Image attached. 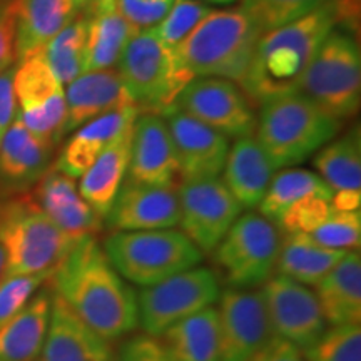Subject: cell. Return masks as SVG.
Listing matches in <instances>:
<instances>
[{"label": "cell", "mask_w": 361, "mask_h": 361, "mask_svg": "<svg viewBox=\"0 0 361 361\" xmlns=\"http://www.w3.org/2000/svg\"><path fill=\"white\" fill-rule=\"evenodd\" d=\"M137 116V107L129 106L90 119L69 139L54 168L74 179L80 178L94 164L104 149L133 128Z\"/></svg>", "instance_id": "7402d4cb"}, {"label": "cell", "mask_w": 361, "mask_h": 361, "mask_svg": "<svg viewBox=\"0 0 361 361\" xmlns=\"http://www.w3.org/2000/svg\"><path fill=\"white\" fill-rule=\"evenodd\" d=\"M211 12L213 8L202 0H174L164 19L151 30L164 47L176 52Z\"/></svg>", "instance_id": "d590c367"}, {"label": "cell", "mask_w": 361, "mask_h": 361, "mask_svg": "<svg viewBox=\"0 0 361 361\" xmlns=\"http://www.w3.org/2000/svg\"><path fill=\"white\" fill-rule=\"evenodd\" d=\"M141 30L130 25L117 11L99 13L89 19L87 42L84 54V72L111 69L130 39Z\"/></svg>", "instance_id": "4dcf8cb0"}, {"label": "cell", "mask_w": 361, "mask_h": 361, "mask_svg": "<svg viewBox=\"0 0 361 361\" xmlns=\"http://www.w3.org/2000/svg\"><path fill=\"white\" fill-rule=\"evenodd\" d=\"M335 12V27L341 25L343 32L360 37V0H329Z\"/></svg>", "instance_id": "bcb514c9"}, {"label": "cell", "mask_w": 361, "mask_h": 361, "mask_svg": "<svg viewBox=\"0 0 361 361\" xmlns=\"http://www.w3.org/2000/svg\"><path fill=\"white\" fill-rule=\"evenodd\" d=\"M178 189L183 233L201 252H213L243 206L219 178L179 180Z\"/></svg>", "instance_id": "7c38bea8"}, {"label": "cell", "mask_w": 361, "mask_h": 361, "mask_svg": "<svg viewBox=\"0 0 361 361\" xmlns=\"http://www.w3.org/2000/svg\"><path fill=\"white\" fill-rule=\"evenodd\" d=\"M223 183L246 209L259 206L273 179L274 166L252 135L239 137L229 149Z\"/></svg>", "instance_id": "603a6c76"}, {"label": "cell", "mask_w": 361, "mask_h": 361, "mask_svg": "<svg viewBox=\"0 0 361 361\" xmlns=\"http://www.w3.org/2000/svg\"><path fill=\"white\" fill-rule=\"evenodd\" d=\"M117 64V72L139 114L164 116L180 90L194 79L151 29L141 30L129 40Z\"/></svg>", "instance_id": "52a82bcc"}, {"label": "cell", "mask_w": 361, "mask_h": 361, "mask_svg": "<svg viewBox=\"0 0 361 361\" xmlns=\"http://www.w3.org/2000/svg\"><path fill=\"white\" fill-rule=\"evenodd\" d=\"M261 291L276 336L305 351L326 331L328 323L322 306L308 286L276 274L263 284Z\"/></svg>", "instance_id": "9a60e30c"}, {"label": "cell", "mask_w": 361, "mask_h": 361, "mask_svg": "<svg viewBox=\"0 0 361 361\" xmlns=\"http://www.w3.org/2000/svg\"><path fill=\"white\" fill-rule=\"evenodd\" d=\"M202 2L219 4V6H229V4H234V2H236V0H202Z\"/></svg>", "instance_id": "f907efd6"}, {"label": "cell", "mask_w": 361, "mask_h": 361, "mask_svg": "<svg viewBox=\"0 0 361 361\" xmlns=\"http://www.w3.org/2000/svg\"><path fill=\"white\" fill-rule=\"evenodd\" d=\"M281 247L278 228L263 214L239 216L214 250V261L234 290H258L274 276Z\"/></svg>", "instance_id": "9c48e42d"}, {"label": "cell", "mask_w": 361, "mask_h": 361, "mask_svg": "<svg viewBox=\"0 0 361 361\" xmlns=\"http://www.w3.org/2000/svg\"><path fill=\"white\" fill-rule=\"evenodd\" d=\"M40 355V361H112L111 341L89 328L56 293Z\"/></svg>", "instance_id": "d6986e66"}, {"label": "cell", "mask_w": 361, "mask_h": 361, "mask_svg": "<svg viewBox=\"0 0 361 361\" xmlns=\"http://www.w3.org/2000/svg\"><path fill=\"white\" fill-rule=\"evenodd\" d=\"M326 0H239V11L261 32L279 29L308 16Z\"/></svg>", "instance_id": "e575fe53"}, {"label": "cell", "mask_w": 361, "mask_h": 361, "mask_svg": "<svg viewBox=\"0 0 361 361\" xmlns=\"http://www.w3.org/2000/svg\"><path fill=\"white\" fill-rule=\"evenodd\" d=\"M219 278L213 269L191 268L137 295V323L149 336H159L180 319L219 300Z\"/></svg>", "instance_id": "30bf717a"}, {"label": "cell", "mask_w": 361, "mask_h": 361, "mask_svg": "<svg viewBox=\"0 0 361 361\" xmlns=\"http://www.w3.org/2000/svg\"><path fill=\"white\" fill-rule=\"evenodd\" d=\"M75 7L80 16L94 17L99 13L116 11V0H74Z\"/></svg>", "instance_id": "c3c4849f"}, {"label": "cell", "mask_w": 361, "mask_h": 361, "mask_svg": "<svg viewBox=\"0 0 361 361\" xmlns=\"http://www.w3.org/2000/svg\"><path fill=\"white\" fill-rule=\"evenodd\" d=\"M178 186L179 183L142 184L128 179L106 216L107 226L117 231L174 228L180 221Z\"/></svg>", "instance_id": "2e32d148"}, {"label": "cell", "mask_w": 361, "mask_h": 361, "mask_svg": "<svg viewBox=\"0 0 361 361\" xmlns=\"http://www.w3.org/2000/svg\"><path fill=\"white\" fill-rule=\"evenodd\" d=\"M4 269H6V255H4L2 246H0V279L4 276Z\"/></svg>", "instance_id": "681fc988"}, {"label": "cell", "mask_w": 361, "mask_h": 361, "mask_svg": "<svg viewBox=\"0 0 361 361\" xmlns=\"http://www.w3.org/2000/svg\"><path fill=\"white\" fill-rule=\"evenodd\" d=\"M316 298L328 324L361 322V256L358 250L346 256L316 284Z\"/></svg>", "instance_id": "484cf974"}, {"label": "cell", "mask_w": 361, "mask_h": 361, "mask_svg": "<svg viewBox=\"0 0 361 361\" xmlns=\"http://www.w3.org/2000/svg\"><path fill=\"white\" fill-rule=\"evenodd\" d=\"M174 0H116V11L137 30L154 29Z\"/></svg>", "instance_id": "60d3db41"}, {"label": "cell", "mask_w": 361, "mask_h": 361, "mask_svg": "<svg viewBox=\"0 0 361 361\" xmlns=\"http://www.w3.org/2000/svg\"><path fill=\"white\" fill-rule=\"evenodd\" d=\"M306 196H319L331 201L333 189L308 169L281 171L271 179L268 191L259 202V211L266 219L278 223L288 207Z\"/></svg>", "instance_id": "d6a6232c"}, {"label": "cell", "mask_w": 361, "mask_h": 361, "mask_svg": "<svg viewBox=\"0 0 361 361\" xmlns=\"http://www.w3.org/2000/svg\"><path fill=\"white\" fill-rule=\"evenodd\" d=\"M34 200L61 231L72 238L102 231L101 216L80 196L75 179L56 168L47 169L39 179Z\"/></svg>", "instance_id": "ffe728a7"}, {"label": "cell", "mask_w": 361, "mask_h": 361, "mask_svg": "<svg viewBox=\"0 0 361 361\" xmlns=\"http://www.w3.org/2000/svg\"><path fill=\"white\" fill-rule=\"evenodd\" d=\"M250 361H306L303 351L291 341L274 335Z\"/></svg>", "instance_id": "f6af8a7d"}, {"label": "cell", "mask_w": 361, "mask_h": 361, "mask_svg": "<svg viewBox=\"0 0 361 361\" xmlns=\"http://www.w3.org/2000/svg\"><path fill=\"white\" fill-rule=\"evenodd\" d=\"M116 361H171L156 336L130 338L121 346Z\"/></svg>", "instance_id": "7bdbcfd3"}, {"label": "cell", "mask_w": 361, "mask_h": 361, "mask_svg": "<svg viewBox=\"0 0 361 361\" xmlns=\"http://www.w3.org/2000/svg\"><path fill=\"white\" fill-rule=\"evenodd\" d=\"M78 16L74 0H19L16 22V62L42 51Z\"/></svg>", "instance_id": "cb8c5ba5"}, {"label": "cell", "mask_w": 361, "mask_h": 361, "mask_svg": "<svg viewBox=\"0 0 361 361\" xmlns=\"http://www.w3.org/2000/svg\"><path fill=\"white\" fill-rule=\"evenodd\" d=\"M52 290L34 295L0 328V361H35L44 346L51 316Z\"/></svg>", "instance_id": "f1b7e54d"}, {"label": "cell", "mask_w": 361, "mask_h": 361, "mask_svg": "<svg viewBox=\"0 0 361 361\" xmlns=\"http://www.w3.org/2000/svg\"><path fill=\"white\" fill-rule=\"evenodd\" d=\"M361 189H345L333 192L331 207L338 211H360Z\"/></svg>", "instance_id": "7dc6e473"}, {"label": "cell", "mask_w": 361, "mask_h": 361, "mask_svg": "<svg viewBox=\"0 0 361 361\" xmlns=\"http://www.w3.org/2000/svg\"><path fill=\"white\" fill-rule=\"evenodd\" d=\"M218 301L221 361H250L274 336L263 291L228 288Z\"/></svg>", "instance_id": "5bb4252c"}, {"label": "cell", "mask_w": 361, "mask_h": 361, "mask_svg": "<svg viewBox=\"0 0 361 361\" xmlns=\"http://www.w3.org/2000/svg\"><path fill=\"white\" fill-rule=\"evenodd\" d=\"M19 0H0V72L16 62V22Z\"/></svg>", "instance_id": "b9f144b4"}, {"label": "cell", "mask_w": 361, "mask_h": 361, "mask_svg": "<svg viewBox=\"0 0 361 361\" xmlns=\"http://www.w3.org/2000/svg\"><path fill=\"white\" fill-rule=\"evenodd\" d=\"M54 271L29 274V276H12L0 279V328L12 319L29 303L34 293L45 281H49Z\"/></svg>", "instance_id": "f35d334b"}, {"label": "cell", "mask_w": 361, "mask_h": 361, "mask_svg": "<svg viewBox=\"0 0 361 361\" xmlns=\"http://www.w3.org/2000/svg\"><path fill=\"white\" fill-rule=\"evenodd\" d=\"M173 137L179 164V178H218L229 152V139L186 112L171 109L164 116Z\"/></svg>", "instance_id": "e0dca14e"}, {"label": "cell", "mask_w": 361, "mask_h": 361, "mask_svg": "<svg viewBox=\"0 0 361 361\" xmlns=\"http://www.w3.org/2000/svg\"><path fill=\"white\" fill-rule=\"evenodd\" d=\"M156 338L171 361H221L219 318L213 306L180 319Z\"/></svg>", "instance_id": "83f0119b"}, {"label": "cell", "mask_w": 361, "mask_h": 361, "mask_svg": "<svg viewBox=\"0 0 361 361\" xmlns=\"http://www.w3.org/2000/svg\"><path fill=\"white\" fill-rule=\"evenodd\" d=\"M79 238L57 228L30 196L0 204V246L6 255L2 278L54 271Z\"/></svg>", "instance_id": "5b68a950"}, {"label": "cell", "mask_w": 361, "mask_h": 361, "mask_svg": "<svg viewBox=\"0 0 361 361\" xmlns=\"http://www.w3.org/2000/svg\"><path fill=\"white\" fill-rule=\"evenodd\" d=\"M171 107L186 112L228 139L246 137L256 130L255 107L241 87L228 79H192Z\"/></svg>", "instance_id": "4fadbf2b"}, {"label": "cell", "mask_w": 361, "mask_h": 361, "mask_svg": "<svg viewBox=\"0 0 361 361\" xmlns=\"http://www.w3.org/2000/svg\"><path fill=\"white\" fill-rule=\"evenodd\" d=\"M303 353L306 361H361V326L338 324L326 328Z\"/></svg>", "instance_id": "8d00e7d4"}, {"label": "cell", "mask_w": 361, "mask_h": 361, "mask_svg": "<svg viewBox=\"0 0 361 361\" xmlns=\"http://www.w3.org/2000/svg\"><path fill=\"white\" fill-rule=\"evenodd\" d=\"M89 17L79 16L42 49V56L61 84H69L84 72Z\"/></svg>", "instance_id": "836d02e7"}, {"label": "cell", "mask_w": 361, "mask_h": 361, "mask_svg": "<svg viewBox=\"0 0 361 361\" xmlns=\"http://www.w3.org/2000/svg\"><path fill=\"white\" fill-rule=\"evenodd\" d=\"M341 121L301 94H281L261 104L256 141L274 169L301 164L335 137Z\"/></svg>", "instance_id": "3957f363"}, {"label": "cell", "mask_w": 361, "mask_h": 361, "mask_svg": "<svg viewBox=\"0 0 361 361\" xmlns=\"http://www.w3.org/2000/svg\"><path fill=\"white\" fill-rule=\"evenodd\" d=\"M308 236L313 241L331 250L353 251L360 247L361 214L360 211L333 209L322 226L311 231Z\"/></svg>", "instance_id": "74e56055"}, {"label": "cell", "mask_w": 361, "mask_h": 361, "mask_svg": "<svg viewBox=\"0 0 361 361\" xmlns=\"http://www.w3.org/2000/svg\"><path fill=\"white\" fill-rule=\"evenodd\" d=\"M13 67L0 72V141L17 116V99L13 92Z\"/></svg>", "instance_id": "ee69618b"}, {"label": "cell", "mask_w": 361, "mask_h": 361, "mask_svg": "<svg viewBox=\"0 0 361 361\" xmlns=\"http://www.w3.org/2000/svg\"><path fill=\"white\" fill-rule=\"evenodd\" d=\"M361 54L358 39L335 30L316 49L298 90L338 121L360 109Z\"/></svg>", "instance_id": "ba28073f"}, {"label": "cell", "mask_w": 361, "mask_h": 361, "mask_svg": "<svg viewBox=\"0 0 361 361\" xmlns=\"http://www.w3.org/2000/svg\"><path fill=\"white\" fill-rule=\"evenodd\" d=\"M263 32L239 8L213 11L176 51L192 78L241 82Z\"/></svg>", "instance_id": "277c9868"}, {"label": "cell", "mask_w": 361, "mask_h": 361, "mask_svg": "<svg viewBox=\"0 0 361 361\" xmlns=\"http://www.w3.org/2000/svg\"><path fill=\"white\" fill-rule=\"evenodd\" d=\"M49 281L51 290L104 340L123 338L139 324L137 296L92 234L75 241Z\"/></svg>", "instance_id": "6da1fadb"}, {"label": "cell", "mask_w": 361, "mask_h": 361, "mask_svg": "<svg viewBox=\"0 0 361 361\" xmlns=\"http://www.w3.org/2000/svg\"><path fill=\"white\" fill-rule=\"evenodd\" d=\"M333 29L335 12L326 0L293 24L261 35L245 78L238 84L251 106L298 90L311 57Z\"/></svg>", "instance_id": "7a4b0ae2"}, {"label": "cell", "mask_w": 361, "mask_h": 361, "mask_svg": "<svg viewBox=\"0 0 361 361\" xmlns=\"http://www.w3.org/2000/svg\"><path fill=\"white\" fill-rule=\"evenodd\" d=\"M313 166L333 192L361 189V146L358 128L319 149Z\"/></svg>", "instance_id": "1f68e13d"}, {"label": "cell", "mask_w": 361, "mask_h": 361, "mask_svg": "<svg viewBox=\"0 0 361 361\" xmlns=\"http://www.w3.org/2000/svg\"><path fill=\"white\" fill-rule=\"evenodd\" d=\"M128 169L129 180L134 183H178V156L164 117L151 112H142L135 117Z\"/></svg>", "instance_id": "ac0fdd59"}, {"label": "cell", "mask_w": 361, "mask_h": 361, "mask_svg": "<svg viewBox=\"0 0 361 361\" xmlns=\"http://www.w3.org/2000/svg\"><path fill=\"white\" fill-rule=\"evenodd\" d=\"M13 71V92L19 102L17 116L30 133L57 144L66 134V92L42 56L35 52L17 62Z\"/></svg>", "instance_id": "8fae6325"}, {"label": "cell", "mask_w": 361, "mask_h": 361, "mask_svg": "<svg viewBox=\"0 0 361 361\" xmlns=\"http://www.w3.org/2000/svg\"><path fill=\"white\" fill-rule=\"evenodd\" d=\"M66 134L106 112L135 106L117 69L82 72L69 82L66 92Z\"/></svg>", "instance_id": "44dd1931"}, {"label": "cell", "mask_w": 361, "mask_h": 361, "mask_svg": "<svg viewBox=\"0 0 361 361\" xmlns=\"http://www.w3.org/2000/svg\"><path fill=\"white\" fill-rule=\"evenodd\" d=\"M112 268L128 281L147 288L174 274L196 268L202 252L183 231H116L104 241Z\"/></svg>", "instance_id": "8992f818"}, {"label": "cell", "mask_w": 361, "mask_h": 361, "mask_svg": "<svg viewBox=\"0 0 361 361\" xmlns=\"http://www.w3.org/2000/svg\"><path fill=\"white\" fill-rule=\"evenodd\" d=\"M54 146L30 133L16 116L0 141V180L11 186H27L39 180L49 169Z\"/></svg>", "instance_id": "d4e9b609"}, {"label": "cell", "mask_w": 361, "mask_h": 361, "mask_svg": "<svg viewBox=\"0 0 361 361\" xmlns=\"http://www.w3.org/2000/svg\"><path fill=\"white\" fill-rule=\"evenodd\" d=\"M346 252L318 245L308 234H288L279 247L276 271L305 286H316L345 258Z\"/></svg>", "instance_id": "f546056e"}, {"label": "cell", "mask_w": 361, "mask_h": 361, "mask_svg": "<svg viewBox=\"0 0 361 361\" xmlns=\"http://www.w3.org/2000/svg\"><path fill=\"white\" fill-rule=\"evenodd\" d=\"M331 213V201L319 196H306L284 211L278 224L288 234H310L322 226Z\"/></svg>", "instance_id": "ab89813d"}, {"label": "cell", "mask_w": 361, "mask_h": 361, "mask_svg": "<svg viewBox=\"0 0 361 361\" xmlns=\"http://www.w3.org/2000/svg\"><path fill=\"white\" fill-rule=\"evenodd\" d=\"M133 128L104 149L94 164L80 176V196L101 218H106L109 213L128 173Z\"/></svg>", "instance_id": "4316f807"}]
</instances>
